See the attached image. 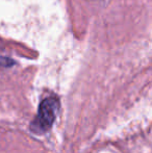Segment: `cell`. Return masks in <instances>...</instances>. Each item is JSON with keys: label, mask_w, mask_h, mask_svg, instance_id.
I'll list each match as a JSON object with an SVG mask.
<instances>
[{"label": "cell", "mask_w": 152, "mask_h": 153, "mask_svg": "<svg viewBox=\"0 0 152 153\" xmlns=\"http://www.w3.org/2000/svg\"><path fill=\"white\" fill-rule=\"evenodd\" d=\"M42 106L43 108L40 111V126L43 129H48L52 125L53 120L55 119V116L59 111V100L51 97L43 102Z\"/></svg>", "instance_id": "1"}, {"label": "cell", "mask_w": 152, "mask_h": 153, "mask_svg": "<svg viewBox=\"0 0 152 153\" xmlns=\"http://www.w3.org/2000/svg\"><path fill=\"white\" fill-rule=\"evenodd\" d=\"M10 0H0V53H1V44L2 40L5 36L6 32H8L7 25L10 23L8 17H6L5 10L6 6H10Z\"/></svg>", "instance_id": "2"}]
</instances>
